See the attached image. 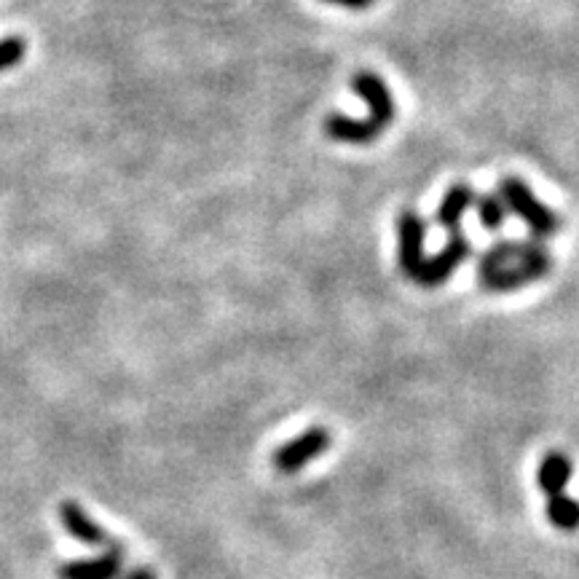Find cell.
Masks as SVG:
<instances>
[{
	"instance_id": "cell-14",
	"label": "cell",
	"mask_w": 579,
	"mask_h": 579,
	"mask_svg": "<svg viewBox=\"0 0 579 579\" xmlns=\"http://www.w3.org/2000/svg\"><path fill=\"white\" fill-rule=\"evenodd\" d=\"M24 57H27V41L16 38V35L0 41V73L16 67Z\"/></svg>"
},
{
	"instance_id": "cell-7",
	"label": "cell",
	"mask_w": 579,
	"mask_h": 579,
	"mask_svg": "<svg viewBox=\"0 0 579 579\" xmlns=\"http://www.w3.org/2000/svg\"><path fill=\"white\" fill-rule=\"evenodd\" d=\"M325 130L327 137L333 143H344V145H370L383 134V126L376 124L370 119H352L346 113H331L325 119Z\"/></svg>"
},
{
	"instance_id": "cell-1",
	"label": "cell",
	"mask_w": 579,
	"mask_h": 579,
	"mask_svg": "<svg viewBox=\"0 0 579 579\" xmlns=\"http://www.w3.org/2000/svg\"><path fill=\"white\" fill-rule=\"evenodd\" d=\"M553 271V255L539 240L493 242L478 258L480 288L489 292H515L539 282Z\"/></svg>"
},
{
	"instance_id": "cell-5",
	"label": "cell",
	"mask_w": 579,
	"mask_h": 579,
	"mask_svg": "<svg viewBox=\"0 0 579 579\" xmlns=\"http://www.w3.org/2000/svg\"><path fill=\"white\" fill-rule=\"evenodd\" d=\"M424 242H426V223L416 210H402L398 218V260L400 271L405 277L416 279L419 268L424 264Z\"/></svg>"
},
{
	"instance_id": "cell-10",
	"label": "cell",
	"mask_w": 579,
	"mask_h": 579,
	"mask_svg": "<svg viewBox=\"0 0 579 579\" xmlns=\"http://www.w3.org/2000/svg\"><path fill=\"white\" fill-rule=\"evenodd\" d=\"M59 579H115L121 575V550L111 547L108 553L87 560H70L59 566Z\"/></svg>"
},
{
	"instance_id": "cell-12",
	"label": "cell",
	"mask_w": 579,
	"mask_h": 579,
	"mask_svg": "<svg viewBox=\"0 0 579 579\" xmlns=\"http://www.w3.org/2000/svg\"><path fill=\"white\" fill-rule=\"evenodd\" d=\"M547 521L560 532H577L579 528V502L577 499L566 497V493H556V497H547Z\"/></svg>"
},
{
	"instance_id": "cell-8",
	"label": "cell",
	"mask_w": 579,
	"mask_h": 579,
	"mask_svg": "<svg viewBox=\"0 0 579 579\" xmlns=\"http://www.w3.org/2000/svg\"><path fill=\"white\" fill-rule=\"evenodd\" d=\"M59 521L67 528V534L73 536L76 542L87 547H105L111 545V536L102 532L94 521H91L87 510L76 502H63L59 504Z\"/></svg>"
},
{
	"instance_id": "cell-2",
	"label": "cell",
	"mask_w": 579,
	"mask_h": 579,
	"mask_svg": "<svg viewBox=\"0 0 579 579\" xmlns=\"http://www.w3.org/2000/svg\"><path fill=\"white\" fill-rule=\"evenodd\" d=\"M497 193L502 197L510 215H515L517 221L532 231L534 240L545 242L550 240V236L560 234V229H564V221H560L558 212L550 210L545 201L536 199V193L532 191V186H528L526 180L502 178L499 180Z\"/></svg>"
},
{
	"instance_id": "cell-6",
	"label": "cell",
	"mask_w": 579,
	"mask_h": 579,
	"mask_svg": "<svg viewBox=\"0 0 579 579\" xmlns=\"http://www.w3.org/2000/svg\"><path fill=\"white\" fill-rule=\"evenodd\" d=\"M352 89H355V94L368 105L370 121H376V124L387 130L394 121V115H398V111H394V97L392 91H389L387 81H383L379 73L359 70L355 73V78H352Z\"/></svg>"
},
{
	"instance_id": "cell-3",
	"label": "cell",
	"mask_w": 579,
	"mask_h": 579,
	"mask_svg": "<svg viewBox=\"0 0 579 579\" xmlns=\"http://www.w3.org/2000/svg\"><path fill=\"white\" fill-rule=\"evenodd\" d=\"M469 255H472V245H469L465 231H454L441 253H435L432 258H424V264L422 268H419L413 282H419L422 288H430V290L443 288V285H446L456 271H459L461 264H465Z\"/></svg>"
},
{
	"instance_id": "cell-9",
	"label": "cell",
	"mask_w": 579,
	"mask_h": 579,
	"mask_svg": "<svg viewBox=\"0 0 579 579\" xmlns=\"http://www.w3.org/2000/svg\"><path fill=\"white\" fill-rule=\"evenodd\" d=\"M475 199L478 197H475L472 186H467V182H454V186H448L446 197H443L441 207H437V215H435L437 225L446 229L448 234L461 231V221H465L467 212L472 210Z\"/></svg>"
},
{
	"instance_id": "cell-15",
	"label": "cell",
	"mask_w": 579,
	"mask_h": 579,
	"mask_svg": "<svg viewBox=\"0 0 579 579\" xmlns=\"http://www.w3.org/2000/svg\"><path fill=\"white\" fill-rule=\"evenodd\" d=\"M322 3L338 5V9H346V11H365V9H370L376 0H322Z\"/></svg>"
},
{
	"instance_id": "cell-4",
	"label": "cell",
	"mask_w": 579,
	"mask_h": 579,
	"mask_svg": "<svg viewBox=\"0 0 579 579\" xmlns=\"http://www.w3.org/2000/svg\"><path fill=\"white\" fill-rule=\"evenodd\" d=\"M327 448H331V432H327L325 426H309L303 435L292 437L285 446L274 450L271 465L274 469H279V472L292 475L298 472V469L312 465L314 459H320Z\"/></svg>"
},
{
	"instance_id": "cell-13",
	"label": "cell",
	"mask_w": 579,
	"mask_h": 579,
	"mask_svg": "<svg viewBox=\"0 0 579 579\" xmlns=\"http://www.w3.org/2000/svg\"><path fill=\"white\" fill-rule=\"evenodd\" d=\"M475 207H478V221L486 231L497 234V231L504 229L510 212H508V207H504V201L497 191H489V193H483L480 199H475Z\"/></svg>"
},
{
	"instance_id": "cell-11",
	"label": "cell",
	"mask_w": 579,
	"mask_h": 579,
	"mask_svg": "<svg viewBox=\"0 0 579 579\" xmlns=\"http://www.w3.org/2000/svg\"><path fill=\"white\" fill-rule=\"evenodd\" d=\"M571 472H575V467H571L569 456L560 454V450H553V454H547L545 459H542L539 472H536V483H539V489L545 491L547 497H556V493L566 491Z\"/></svg>"
},
{
	"instance_id": "cell-16",
	"label": "cell",
	"mask_w": 579,
	"mask_h": 579,
	"mask_svg": "<svg viewBox=\"0 0 579 579\" xmlns=\"http://www.w3.org/2000/svg\"><path fill=\"white\" fill-rule=\"evenodd\" d=\"M124 579H156V575H154V571H148V569H134Z\"/></svg>"
}]
</instances>
